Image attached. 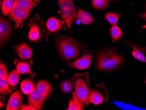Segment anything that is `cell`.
<instances>
[{
    "label": "cell",
    "instance_id": "7402d4cb",
    "mask_svg": "<svg viewBox=\"0 0 146 110\" xmlns=\"http://www.w3.org/2000/svg\"><path fill=\"white\" fill-rule=\"evenodd\" d=\"M20 73L17 70L12 71L8 78V82L10 86L14 87L19 82Z\"/></svg>",
    "mask_w": 146,
    "mask_h": 110
},
{
    "label": "cell",
    "instance_id": "30bf717a",
    "mask_svg": "<svg viewBox=\"0 0 146 110\" xmlns=\"http://www.w3.org/2000/svg\"><path fill=\"white\" fill-rule=\"evenodd\" d=\"M22 103L21 93L17 90L12 93L8 101L7 110H18L20 108Z\"/></svg>",
    "mask_w": 146,
    "mask_h": 110
},
{
    "label": "cell",
    "instance_id": "6da1fadb",
    "mask_svg": "<svg viewBox=\"0 0 146 110\" xmlns=\"http://www.w3.org/2000/svg\"><path fill=\"white\" fill-rule=\"evenodd\" d=\"M56 46L60 56L67 61L76 59L81 55L85 47L82 43L64 35H60L56 39Z\"/></svg>",
    "mask_w": 146,
    "mask_h": 110
},
{
    "label": "cell",
    "instance_id": "4fadbf2b",
    "mask_svg": "<svg viewBox=\"0 0 146 110\" xmlns=\"http://www.w3.org/2000/svg\"><path fill=\"white\" fill-rule=\"evenodd\" d=\"M15 51L21 59H29L33 56V51L26 43H23L18 46L16 47Z\"/></svg>",
    "mask_w": 146,
    "mask_h": 110
},
{
    "label": "cell",
    "instance_id": "d6986e66",
    "mask_svg": "<svg viewBox=\"0 0 146 110\" xmlns=\"http://www.w3.org/2000/svg\"><path fill=\"white\" fill-rule=\"evenodd\" d=\"M15 5V0H3L1 6L3 15L6 16L10 15Z\"/></svg>",
    "mask_w": 146,
    "mask_h": 110
},
{
    "label": "cell",
    "instance_id": "cb8c5ba5",
    "mask_svg": "<svg viewBox=\"0 0 146 110\" xmlns=\"http://www.w3.org/2000/svg\"><path fill=\"white\" fill-rule=\"evenodd\" d=\"M123 35V32L121 29L118 25H112L111 28V36L113 41H117L121 38Z\"/></svg>",
    "mask_w": 146,
    "mask_h": 110
},
{
    "label": "cell",
    "instance_id": "2e32d148",
    "mask_svg": "<svg viewBox=\"0 0 146 110\" xmlns=\"http://www.w3.org/2000/svg\"><path fill=\"white\" fill-rule=\"evenodd\" d=\"M78 19L80 22L84 24H91L94 22V18L90 14L79 9L77 13Z\"/></svg>",
    "mask_w": 146,
    "mask_h": 110
},
{
    "label": "cell",
    "instance_id": "f1b7e54d",
    "mask_svg": "<svg viewBox=\"0 0 146 110\" xmlns=\"http://www.w3.org/2000/svg\"><path fill=\"white\" fill-rule=\"evenodd\" d=\"M9 74L5 64H0V79H8Z\"/></svg>",
    "mask_w": 146,
    "mask_h": 110
},
{
    "label": "cell",
    "instance_id": "484cf974",
    "mask_svg": "<svg viewBox=\"0 0 146 110\" xmlns=\"http://www.w3.org/2000/svg\"><path fill=\"white\" fill-rule=\"evenodd\" d=\"M105 16L106 19L111 25L117 24L119 18V15L118 14L111 12H107Z\"/></svg>",
    "mask_w": 146,
    "mask_h": 110
},
{
    "label": "cell",
    "instance_id": "5bb4252c",
    "mask_svg": "<svg viewBox=\"0 0 146 110\" xmlns=\"http://www.w3.org/2000/svg\"><path fill=\"white\" fill-rule=\"evenodd\" d=\"M46 26L47 29L51 33H53L63 29L64 24L57 18L51 17L47 20Z\"/></svg>",
    "mask_w": 146,
    "mask_h": 110
},
{
    "label": "cell",
    "instance_id": "8fae6325",
    "mask_svg": "<svg viewBox=\"0 0 146 110\" xmlns=\"http://www.w3.org/2000/svg\"><path fill=\"white\" fill-rule=\"evenodd\" d=\"M36 90L42 97L46 99L50 95L52 91V88L49 82L45 80H41L37 84Z\"/></svg>",
    "mask_w": 146,
    "mask_h": 110
},
{
    "label": "cell",
    "instance_id": "5b68a950",
    "mask_svg": "<svg viewBox=\"0 0 146 110\" xmlns=\"http://www.w3.org/2000/svg\"><path fill=\"white\" fill-rule=\"evenodd\" d=\"M28 25L30 28L29 37L30 41L37 42L47 39L48 34L41 21L30 20Z\"/></svg>",
    "mask_w": 146,
    "mask_h": 110
},
{
    "label": "cell",
    "instance_id": "8992f818",
    "mask_svg": "<svg viewBox=\"0 0 146 110\" xmlns=\"http://www.w3.org/2000/svg\"><path fill=\"white\" fill-rule=\"evenodd\" d=\"M90 99L91 103L95 105H100L104 102L108 101V90L104 85H98L95 88L90 90Z\"/></svg>",
    "mask_w": 146,
    "mask_h": 110
},
{
    "label": "cell",
    "instance_id": "52a82bcc",
    "mask_svg": "<svg viewBox=\"0 0 146 110\" xmlns=\"http://www.w3.org/2000/svg\"><path fill=\"white\" fill-rule=\"evenodd\" d=\"M12 33V28L10 23L3 17L0 19V45L3 48L9 39Z\"/></svg>",
    "mask_w": 146,
    "mask_h": 110
},
{
    "label": "cell",
    "instance_id": "44dd1931",
    "mask_svg": "<svg viewBox=\"0 0 146 110\" xmlns=\"http://www.w3.org/2000/svg\"><path fill=\"white\" fill-rule=\"evenodd\" d=\"M113 0H92L93 7L95 9L103 10L109 6V3Z\"/></svg>",
    "mask_w": 146,
    "mask_h": 110
},
{
    "label": "cell",
    "instance_id": "f546056e",
    "mask_svg": "<svg viewBox=\"0 0 146 110\" xmlns=\"http://www.w3.org/2000/svg\"><path fill=\"white\" fill-rule=\"evenodd\" d=\"M135 15L141 17L144 21L146 22V4L144 6V11H143V12L141 14L136 15Z\"/></svg>",
    "mask_w": 146,
    "mask_h": 110
},
{
    "label": "cell",
    "instance_id": "1f68e13d",
    "mask_svg": "<svg viewBox=\"0 0 146 110\" xmlns=\"http://www.w3.org/2000/svg\"><path fill=\"white\" fill-rule=\"evenodd\" d=\"M145 84H146V75H145Z\"/></svg>",
    "mask_w": 146,
    "mask_h": 110
},
{
    "label": "cell",
    "instance_id": "d4e9b609",
    "mask_svg": "<svg viewBox=\"0 0 146 110\" xmlns=\"http://www.w3.org/2000/svg\"><path fill=\"white\" fill-rule=\"evenodd\" d=\"M8 79H1L0 80V93L3 95L9 94L12 90L9 87Z\"/></svg>",
    "mask_w": 146,
    "mask_h": 110
},
{
    "label": "cell",
    "instance_id": "ba28073f",
    "mask_svg": "<svg viewBox=\"0 0 146 110\" xmlns=\"http://www.w3.org/2000/svg\"><path fill=\"white\" fill-rule=\"evenodd\" d=\"M31 10L20 8L14 5L11 13L10 18L16 23V27H19L22 22L24 21L30 14Z\"/></svg>",
    "mask_w": 146,
    "mask_h": 110
},
{
    "label": "cell",
    "instance_id": "83f0119b",
    "mask_svg": "<svg viewBox=\"0 0 146 110\" xmlns=\"http://www.w3.org/2000/svg\"><path fill=\"white\" fill-rule=\"evenodd\" d=\"M125 43L130 47H132L133 49H137L141 53H142L143 55L146 56V47H142L139 46L138 45H136L133 43L130 42L125 41Z\"/></svg>",
    "mask_w": 146,
    "mask_h": 110
},
{
    "label": "cell",
    "instance_id": "4dcf8cb0",
    "mask_svg": "<svg viewBox=\"0 0 146 110\" xmlns=\"http://www.w3.org/2000/svg\"><path fill=\"white\" fill-rule=\"evenodd\" d=\"M21 110H36V109L35 108V107H33L31 105L29 106H23L22 108H21Z\"/></svg>",
    "mask_w": 146,
    "mask_h": 110
},
{
    "label": "cell",
    "instance_id": "9a60e30c",
    "mask_svg": "<svg viewBox=\"0 0 146 110\" xmlns=\"http://www.w3.org/2000/svg\"><path fill=\"white\" fill-rule=\"evenodd\" d=\"M16 70L20 74H32L31 65L28 62L16 60L15 62Z\"/></svg>",
    "mask_w": 146,
    "mask_h": 110
},
{
    "label": "cell",
    "instance_id": "3957f363",
    "mask_svg": "<svg viewBox=\"0 0 146 110\" xmlns=\"http://www.w3.org/2000/svg\"><path fill=\"white\" fill-rule=\"evenodd\" d=\"M62 17L69 30L72 24L78 19L77 13L72 0H57Z\"/></svg>",
    "mask_w": 146,
    "mask_h": 110
},
{
    "label": "cell",
    "instance_id": "d6a6232c",
    "mask_svg": "<svg viewBox=\"0 0 146 110\" xmlns=\"http://www.w3.org/2000/svg\"></svg>",
    "mask_w": 146,
    "mask_h": 110
},
{
    "label": "cell",
    "instance_id": "7c38bea8",
    "mask_svg": "<svg viewBox=\"0 0 146 110\" xmlns=\"http://www.w3.org/2000/svg\"><path fill=\"white\" fill-rule=\"evenodd\" d=\"M29 104L35 107L36 110H41L44 99L35 89L28 97Z\"/></svg>",
    "mask_w": 146,
    "mask_h": 110
},
{
    "label": "cell",
    "instance_id": "9c48e42d",
    "mask_svg": "<svg viewBox=\"0 0 146 110\" xmlns=\"http://www.w3.org/2000/svg\"><path fill=\"white\" fill-rule=\"evenodd\" d=\"M93 57L92 53L87 52L84 53L80 58L72 62L70 66L81 70L88 69L91 66Z\"/></svg>",
    "mask_w": 146,
    "mask_h": 110
},
{
    "label": "cell",
    "instance_id": "e0dca14e",
    "mask_svg": "<svg viewBox=\"0 0 146 110\" xmlns=\"http://www.w3.org/2000/svg\"><path fill=\"white\" fill-rule=\"evenodd\" d=\"M20 87L22 92L27 95L31 94L36 89L34 83L29 79L24 80L21 83Z\"/></svg>",
    "mask_w": 146,
    "mask_h": 110
},
{
    "label": "cell",
    "instance_id": "277c9868",
    "mask_svg": "<svg viewBox=\"0 0 146 110\" xmlns=\"http://www.w3.org/2000/svg\"><path fill=\"white\" fill-rule=\"evenodd\" d=\"M75 96L77 99L84 105H87L90 102V89L87 80L82 76L76 77L74 81Z\"/></svg>",
    "mask_w": 146,
    "mask_h": 110
},
{
    "label": "cell",
    "instance_id": "ac0fdd59",
    "mask_svg": "<svg viewBox=\"0 0 146 110\" xmlns=\"http://www.w3.org/2000/svg\"><path fill=\"white\" fill-rule=\"evenodd\" d=\"M37 3V0H15V5L32 10Z\"/></svg>",
    "mask_w": 146,
    "mask_h": 110
},
{
    "label": "cell",
    "instance_id": "ffe728a7",
    "mask_svg": "<svg viewBox=\"0 0 146 110\" xmlns=\"http://www.w3.org/2000/svg\"><path fill=\"white\" fill-rule=\"evenodd\" d=\"M84 105L78 100L75 96V93H73V95L69 101L68 110H84Z\"/></svg>",
    "mask_w": 146,
    "mask_h": 110
},
{
    "label": "cell",
    "instance_id": "7a4b0ae2",
    "mask_svg": "<svg viewBox=\"0 0 146 110\" xmlns=\"http://www.w3.org/2000/svg\"><path fill=\"white\" fill-rule=\"evenodd\" d=\"M124 64V60L120 54L110 48L100 51L96 57L97 69L102 72H113L121 68Z\"/></svg>",
    "mask_w": 146,
    "mask_h": 110
},
{
    "label": "cell",
    "instance_id": "4316f807",
    "mask_svg": "<svg viewBox=\"0 0 146 110\" xmlns=\"http://www.w3.org/2000/svg\"><path fill=\"white\" fill-rule=\"evenodd\" d=\"M132 55L133 57L137 59L146 63V56L141 53L138 50L133 49L132 52Z\"/></svg>",
    "mask_w": 146,
    "mask_h": 110
},
{
    "label": "cell",
    "instance_id": "603a6c76",
    "mask_svg": "<svg viewBox=\"0 0 146 110\" xmlns=\"http://www.w3.org/2000/svg\"><path fill=\"white\" fill-rule=\"evenodd\" d=\"M60 90L63 93L68 94L71 93L73 89V85L71 81L65 80L62 81L60 86Z\"/></svg>",
    "mask_w": 146,
    "mask_h": 110
}]
</instances>
